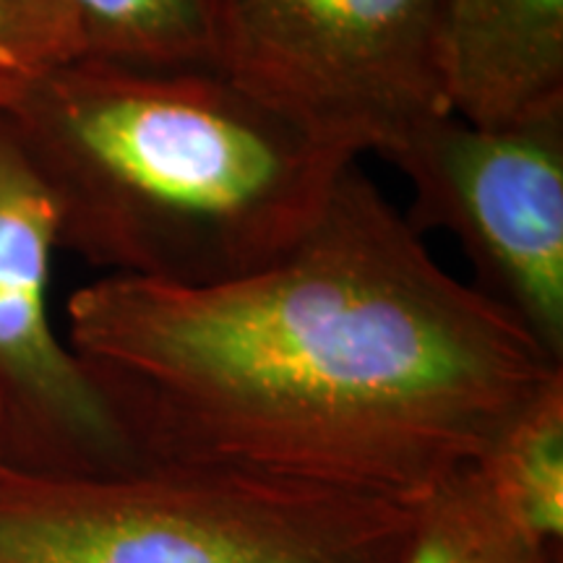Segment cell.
<instances>
[{
  "mask_svg": "<svg viewBox=\"0 0 563 563\" xmlns=\"http://www.w3.org/2000/svg\"><path fill=\"white\" fill-rule=\"evenodd\" d=\"M382 157L412 183V228L449 232L475 290L563 363V110L493 129L439 115Z\"/></svg>",
  "mask_w": 563,
  "mask_h": 563,
  "instance_id": "5",
  "label": "cell"
},
{
  "mask_svg": "<svg viewBox=\"0 0 563 563\" xmlns=\"http://www.w3.org/2000/svg\"><path fill=\"white\" fill-rule=\"evenodd\" d=\"M9 467V462H5V433H3V415H0V470Z\"/></svg>",
  "mask_w": 563,
  "mask_h": 563,
  "instance_id": "12",
  "label": "cell"
},
{
  "mask_svg": "<svg viewBox=\"0 0 563 563\" xmlns=\"http://www.w3.org/2000/svg\"><path fill=\"white\" fill-rule=\"evenodd\" d=\"M84 55L81 26L66 0H0V115Z\"/></svg>",
  "mask_w": 563,
  "mask_h": 563,
  "instance_id": "11",
  "label": "cell"
},
{
  "mask_svg": "<svg viewBox=\"0 0 563 563\" xmlns=\"http://www.w3.org/2000/svg\"><path fill=\"white\" fill-rule=\"evenodd\" d=\"M66 319L139 464L394 504L473 467L563 373L435 264L357 162L274 262L209 287L108 274Z\"/></svg>",
  "mask_w": 563,
  "mask_h": 563,
  "instance_id": "1",
  "label": "cell"
},
{
  "mask_svg": "<svg viewBox=\"0 0 563 563\" xmlns=\"http://www.w3.org/2000/svg\"><path fill=\"white\" fill-rule=\"evenodd\" d=\"M9 118L58 207L60 249L173 287L220 285L290 251L357 162L220 68L84 55Z\"/></svg>",
  "mask_w": 563,
  "mask_h": 563,
  "instance_id": "2",
  "label": "cell"
},
{
  "mask_svg": "<svg viewBox=\"0 0 563 563\" xmlns=\"http://www.w3.org/2000/svg\"><path fill=\"white\" fill-rule=\"evenodd\" d=\"M439 0H217V68L361 157L452 115L435 66Z\"/></svg>",
  "mask_w": 563,
  "mask_h": 563,
  "instance_id": "4",
  "label": "cell"
},
{
  "mask_svg": "<svg viewBox=\"0 0 563 563\" xmlns=\"http://www.w3.org/2000/svg\"><path fill=\"white\" fill-rule=\"evenodd\" d=\"M418 504L217 470H0V563H399Z\"/></svg>",
  "mask_w": 563,
  "mask_h": 563,
  "instance_id": "3",
  "label": "cell"
},
{
  "mask_svg": "<svg viewBox=\"0 0 563 563\" xmlns=\"http://www.w3.org/2000/svg\"><path fill=\"white\" fill-rule=\"evenodd\" d=\"M58 207L0 115V415L5 462L42 475L136 467L110 405L51 316Z\"/></svg>",
  "mask_w": 563,
  "mask_h": 563,
  "instance_id": "6",
  "label": "cell"
},
{
  "mask_svg": "<svg viewBox=\"0 0 563 563\" xmlns=\"http://www.w3.org/2000/svg\"><path fill=\"white\" fill-rule=\"evenodd\" d=\"M87 58L136 68H217V0H66Z\"/></svg>",
  "mask_w": 563,
  "mask_h": 563,
  "instance_id": "9",
  "label": "cell"
},
{
  "mask_svg": "<svg viewBox=\"0 0 563 563\" xmlns=\"http://www.w3.org/2000/svg\"><path fill=\"white\" fill-rule=\"evenodd\" d=\"M435 66L460 121L493 129L563 110V0H439Z\"/></svg>",
  "mask_w": 563,
  "mask_h": 563,
  "instance_id": "7",
  "label": "cell"
},
{
  "mask_svg": "<svg viewBox=\"0 0 563 563\" xmlns=\"http://www.w3.org/2000/svg\"><path fill=\"white\" fill-rule=\"evenodd\" d=\"M493 509L532 543L563 540V373L511 412L470 467Z\"/></svg>",
  "mask_w": 563,
  "mask_h": 563,
  "instance_id": "8",
  "label": "cell"
},
{
  "mask_svg": "<svg viewBox=\"0 0 563 563\" xmlns=\"http://www.w3.org/2000/svg\"><path fill=\"white\" fill-rule=\"evenodd\" d=\"M399 563H559V551L514 530L467 467L418 504Z\"/></svg>",
  "mask_w": 563,
  "mask_h": 563,
  "instance_id": "10",
  "label": "cell"
}]
</instances>
